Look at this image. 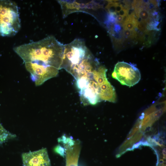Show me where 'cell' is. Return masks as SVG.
I'll return each instance as SVG.
<instances>
[{
  "mask_svg": "<svg viewBox=\"0 0 166 166\" xmlns=\"http://www.w3.org/2000/svg\"><path fill=\"white\" fill-rule=\"evenodd\" d=\"M14 52L24 63L34 62L60 69L64 45L53 36L16 47Z\"/></svg>",
  "mask_w": 166,
  "mask_h": 166,
  "instance_id": "6da1fadb",
  "label": "cell"
},
{
  "mask_svg": "<svg viewBox=\"0 0 166 166\" xmlns=\"http://www.w3.org/2000/svg\"><path fill=\"white\" fill-rule=\"evenodd\" d=\"M21 28L18 8L10 0H0V36L15 35Z\"/></svg>",
  "mask_w": 166,
  "mask_h": 166,
  "instance_id": "7a4b0ae2",
  "label": "cell"
},
{
  "mask_svg": "<svg viewBox=\"0 0 166 166\" xmlns=\"http://www.w3.org/2000/svg\"><path fill=\"white\" fill-rule=\"evenodd\" d=\"M90 52L83 39L76 38L71 42L64 45L60 69H64L69 72Z\"/></svg>",
  "mask_w": 166,
  "mask_h": 166,
  "instance_id": "3957f363",
  "label": "cell"
},
{
  "mask_svg": "<svg viewBox=\"0 0 166 166\" xmlns=\"http://www.w3.org/2000/svg\"><path fill=\"white\" fill-rule=\"evenodd\" d=\"M112 76L121 85L129 87L138 83L141 78L139 70L135 65L124 61L116 64Z\"/></svg>",
  "mask_w": 166,
  "mask_h": 166,
  "instance_id": "277c9868",
  "label": "cell"
},
{
  "mask_svg": "<svg viewBox=\"0 0 166 166\" xmlns=\"http://www.w3.org/2000/svg\"><path fill=\"white\" fill-rule=\"evenodd\" d=\"M107 71L105 67L100 66L93 72V77L98 86L100 100L114 102L116 100V92L107 79Z\"/></svg>",
  "mask_w": 166,
  "mask_h": 166,
  "instance_id": "5b68a950",
  "label": "cell"
},
{
  "mask_svg": "<svg viewBox=\"0 0 166 166\" xmlns=\"http://www.w3.org/2000/svg\"><path fill=\"white\" fill-rule=\"evenodd\" d=\"M26 70L30 74L32 80L35 85H42L48 80L57 76L59 69L53 66L34 62L25 63Z\"/></svg>",
  "mask_w": 166,
  "mask_h": 166,
  "instance_id": "8992f818",
  "label": "cell"
},
{
  "mask_svg": "<svg viewBox=\"0 0 166 166\" xmlns=\"http://www.w3.org/2000/svg\"><path fill=\"white\" fill-rule=\"evenodd\" d=\"M81 100L84 105H94L100 101L98 87L93 78H84L77 84Z\"/></svg>",
  "mask_w": 166,
  "mask_h": 166,
  "instance_id": "52a82bcc",
  "label": "cell"
},
{
  "mask_svg": "<svg viewBox=\"0 0 166 166\" xmlns=\"http://www.w3.org/2000/svg\"><path fill=\"white\" fill-rule=\"evenodd\" d=\"M22 157L23 166H50V161L45 148L24 152Z\"/></svg>",
  "mask_w": 166,
  "mask_h": 166,
  "instance_id": "ba28073f",
  "label": "cell"
},
{
  "mask_svg": "<svg viewBox=\"0 0 166 166\" xmlns=\"http://www.w3.org/2000/svg\"><path fill=\"white\" fill-rule=\"evenodd\" d=\"M60 4L64 18L69 14L76 12L82 11L86 9V4L80 3L74 0H58Z\"/></svg>",
  "mask_w": 166,
  "mask_h": 166,
  "instance_id": "9c48e42d",
  "label": "cell"
},
{
  "mask_svg": "<svg viewBox=\"0 0 166 166\" xmlns=\"http://www.w3.org/2000/svg\"><path fill=\"white\" fill-rule=\"evenodd\" d=\"M138 22V20L133 11L126 17L122 23V26L124 30L133 31L137 28Z\"/></svg>",
  "mask_w": 166,
  "mask_h": 166,
  "instance_id": "30bf717a",
  "label": "cell"
},
{
  "mask_svg": "<svg viewBox=\"0 0 166 166\" xmlns=\"http://www.w3.org/2000/svg\"><path fill=\"white\" fill-rule=\"evenodd\" d=\"M16 136V135L6 130L0 123V144H2Z\"/></svg>",
  "mask_w": 166,
  "mask_h": 166,
  "instance_id": "8fae6325",
  "label": "cell"
},
{
  "mask_svg": "<svg viewBox=\"0 0 166 166\" xmlns=\"http://www.w3.org/2000/svg\"><path fill=\"white\" fill-rule=\"evenodd\" d=\"M129 10L125 8H123L119 12V15L124 17L127 16L129 12Z\"/></svg>",
  "mask_w": 166,
  "mask_h": 166,
  "instance_id": "7c38bea8",
  "label": "cell"
},
{
  "mask_svg": "<svg viewBox=\"0 0 166 166\" xmlns=\"http://www.w3.org/2000/svg\"><path fill=\"white\" fill-rule=\"evenodd\" d=\"M124 17L119 15L117 16L116 20V22L119 23H122Z\"/></svg>",
  "mask_w": 166,
  "mask_h": 166,
  "instance_id": "4fadbf2b",
  "label": "cell"
}]
</instances>
